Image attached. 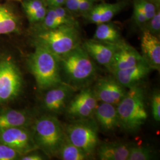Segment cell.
Here are the masks:
<instances>
[{
    "instance_id": "obj_1",
    "label": "cell",
    "mask_w": 160,
    "mask_h": 160,
    "mask_svg": "<svg viewBox=\"0 0 160 160\" xmlns=\"http://www.w3.org/2000/svg\"><path fill=\"white\" fill-rule=\"evenodd\" d=\"M59 58L63 82L77 90L87 87L95 79L97 74L96 65L81 45Z\"/></svg>"
},
{
    "instance_id": "obj_2",
    "label": "cell",
    "mask_w": 160,
    "mask_h": 160,
    "mask_svg": "<svg viewBox=\"0 0 160 160\" xmlns=\"http://www.w3.org/2000/svg\"><path fill=\"white\" fill-rule=\"evenodd\" d=\"M29 67L38 87L48 90L62 84L59 58L45 46L36 43L29 58Z\"/></svg>"
},
{
    "instance_id": "obj_3",
    "label": "cell",
    "mask_w": 160,
    "mask_h": 160,
    "mask_svg": "<svg viewBox=\"0 0 160 160\" xmlns=\"http://www.w3.org/2000/svg\"><path fill=\"white\" fill-rule=\"evenodd\" d=\"M116 108L120 127L129 133L138 131L148 118L143 88L139 86L129 88Z\"/></svg>"
},
{
    "instance_id": "obj_4",
    "label": "cell",
    "mask_w": 160,
    "mask_h": 160,
    "mask_svg": "<svg viewBox=\"0 0 160 160\" xmlns=\"http://www.w3.org/2000/svg\"><path fill=\"white\" fill-rule=\"evenodd\" d=\"M34 142L48 157H57L66 135L64 128L57 117L45 115L33 123Z\"/></svg>"
},
{
    "instance_id": "obj_5",
    "label": "cell",
    "mask_w": 160,
    "mask_h": 160,
    "mask_svg": "<svg viewBox=\"0 0 160 160\" xmlns=\"http://www.w3.org/2000/svg\"><path fill=\"white\" fill-rule=\"evenodd\" d=\"M78 26L65 25L55 29L41 31L36 37V43L61 57L80 45Z\"/></svg>"
},
{
    "instance_id": "obj_6",
    "label": "cell",
    "mask_w": 160,
    "mask_h": 160,
    "mask_svg": "<svg viewBox=\"0 0 160 160\" xmlns=\"http://www.w3.org/2000/svg\"><path fill=\"white\" fill-rule=\"evenodd\" d=\"M63 128L65 135L71 143L94 157L99 144L98 126L96 120L92 118L72 120Z\"/></svg>"
},
{
    "instance_id": "obj_7",
    "label": "cell",
    "mask_w": 160,
    "mask_h": 160,
    "mask_svg": "<svg viewBox=\"0 0 160 160\" xmlns=\"http://www.w3.org/2000/svg\"><path fill=\"white\" fill-rule=\"evenodd\" d=\"M22 87V76L16 65L10 60L0 61V104L16 98Z\"/></svg>"
},
{
    "instance_id": "obj_8",
    "label": "cell",
    "mask_w": 160,
    "mask_h": 160,
    "mask_svg": "<svg viewBox=\"0 0 160 160\" xmlns=\"http://www.w3.org/2000/svg\"><path fill=\"white\" fill-rule=\"evenodd\" d=\"M98 103L93 88L87 86L82 88L78 93L72 97L65 112L72 120L92 118Z\"/></svg>"
},
{
    "instance_id": "obj_9",
    "label": "cell",
    "mask_w": 160,
    "mask_h": 160,
    "mask_svg": "<svg viewBox=\"0 0 160 160\" xmlns=\"http://www.w3.org/2000/svg\"><path fill=\"white\" fill-rule=\"evenodd\" d=\"M0 143L24 155L38 149L33 132L28 127H17L0 131Z\"/></svg>"
},
{
    "instance_id": "obj_10",
    "label": "cell",
    "mask_w": 160,
    "mask_h": 160,
    "mask_svg": "<svg viewBox=\"0 0 160 160\" xmlns=\"http://www.w3.org/2000/svg\"><path fill=\"white\" fill-rule=\"evenodd\" d=\"M97 100L117 106L126 94V88L113 77H105L97 80L93 88Z\"/></svg>"
},
{
    "instance_id": "obj_11",
    "label": "cell",
    "mask_w": 160,
    "mask_h": 160,
    "mask_svg": "<svg viewBox=\"0 0 160 160\" xmlns=\"http://www.w3.org/2000/svg\"><path fill=\"white\" fill-rule=\"evenodd\" d=\"M74 87L63 82L48 90L43 100V106L47 112L58 114L65 111L73 94Z\"/></svg>"
},
{
    "instance_id": "obj_12",
    "label": "cell",
    "mask_w": 160,
    "mask_h": 160,
    "mask_svg": "<svg viewBox=\"0 0 160 160\" xmlns=\"http://www.w3.org/2000/svg\"><path fill=\"white\" fill-rule=\"evenodd\" d=\"M119 44L92 39L86 40L81 46L94 61L108 69Z\"/></svg>"
},
{
    "instance_id": "obj_13",
    "label": "cell",
    "mask_w": 160,
    "mask_h": 160,
    "mask_svg": "<svg viewBox=\"0 0 160 160\" xmlns=\"http://www.w3.org/2000/svg\"><path fill=\"white\" fill-rule=\"evenodd\" d=\"M152 69L145 60L128 68L116 71L112 74L122 86L131 88L140 85L145 80Z\"/></svg>"
},
{
    "instance_id": "obj_14",
    "label": "cell",
    "mask_w": 160,
    "mask_h": 160,
    "mask_svg": "<svg viewBox=\"0 0 160 160\" xmlns=\"http://www.w3.org/2000/svg\"><path fill=\"white\" fill-rule=\"evenodd\" d=\"M144 60L141 54L123 40L119 45L108 69L112 73L135 66Z\"/></svg>"
},
{
    "instance_id": "obj_15",
    "label": "cell",
    "mask_w": 160,
    "mask_h": 160,
    "mask_svg": "<svg viewBox=\"0 0 160 160\" xmlns=\"http://www.w3.org/2000/svg\"><path fill=\"white\" fill-rule=\"evenodd\" d=\"M125 1H119L114 3L102 2L95 4L92 9L82 16L88 23L96 24L110 22L126 6Z\"/></svg>"
},
{
    "instance_id": "obj_16",
    "label": "cell",
    "mask_w": 160,
    "mask_h": 160,
    "mask_svg": "<svg viewBox=\"0 0 160 160\" xmlns=\"http://www.w3.org/2000/svg\"><path fill=\"white\" fill-rule=\"evenodd\" d=\"M41 23V31L55 29L58 27L68 26H79L74 15L63 6L54 8L49 7L46 16Z\"/></svg>"
},
{
    "instance_id": "obj_17",
    "label": "cell",
    "mask_w": 160,
    "mask_h": 160,
    "mask_svg": "<svg viewBox=\"0 0 160 160\" xmlns=\"http://www.w3.org/2000/svg\"><path fill=\"white\" fill-rule=\"evenodd\" d=\"M142 56L152 69L160 71V41L158 36L143 30L141 39Z\"/></svg>"
},
{
    "instance_id": "obj_18",
    "label": "cell",
    "mask_w": 160,
    "mask_h": 160,
    "mask_svg": "<svg viewBox=\"0 0 160 160\" xmlns=\"http://www.w3.org/2000/svg\"><path fill=\"white\" fill-rule=\"evenodd\" d=\"M93 116L98 128L103 131H113L120 127L116 106L103 102L98 103Z\"/></svg>"
},
{
    "instance_id": "obj_19",
    "label": "cell",
    "mask_w": 160,
    "mask_h": 160,
    "mask_svg": "<svg viewBox=\"0 0 160 160\" xmlns=\"http://www.w3.org/2000/svg\"><path fill=\"white\" fill-rule=\"evenodd\" d=\"M34 122L32 114L26 110H8L0 113V131L12 128L28 127Z\"/></svg>"
},
{
    "instance_id": "obj_20",
    "label": "cell",
    "mask_w": 160,
    "mask_h": 160,
    "mask_svg": "<svg viewBox=\"0 0 160 160\" xmlns=\"http://www.w3.org/2000/svg\"><path fill=\"white\" fill-rule=\"evenodd\" d=\"M131 147L120 142L100 143L97 147V157L101 160H128Z\"/></svg>"
},
{
    "instance_id": "obj_21",
    "label": "cell",
    "mask_w": 160,
    "mask_h": 160,
    "mask_svg": "<svg viewBox=\"0 0 160 160\" xmlns=\"http://www.w3.org/2000/svg\"><path fill=\"white\" fill-rule=\"evenodd\" d=\"M92 39L115 44L120 43L124 40L122 38L119 28L110 22L97 24Z\"/></svg>"
},
{
    "instance_id": "obj_22",
    "label": "cell",
    "mask_w": 160,
    "mask_h": 160,
    "mask_svg": "<svg viewBox=\"0 0 160 160\" xmlns=\"http://www.w3.org/2000/svg\"><path fill=\"white\" fill-rule=\"evenodd\" d=\"M57 157L62 160H92L94 158L93 156L87 154L71 143L67 137L59 149Z\"/></svg>"
},
{
    "instance_id": "obj_23",
    "label": "cell",
    "mask_w": 160,
    "mask_h": 160,
    "mask_svg": "<svg viewBox=\"0 0 160 160\" xmlns=\"http://www.w3.org/2000/svg\"><path fill=\"white\" fill-rule=\"evenodd\" d=\"M16 16L5 6L0 5V34L11 33L17 29Z\"/></svg>"
},
{
    "instance_id": "obj_24",
    "label": "cell",
    "mask_w": 160,
    "mask_h": 160,
    "mask_svg": "<svg viewBox=\"0 0 160 160\" xmlns=\"http://www.w3.org/2000/svg\"><path fill=\"white\" fill-rule=\"evenodd\" d=\"M153 152L145 147H131L128 160H149L153 159Z\"/></svg>"
},
{
    "instance_id": "obj_25",
    "label": "cell",
    "mask_w": 160,
    "mask_h": 160,
    "mask_svg": "<svg viewBox=\"0 0 160 160\" xmlns=\"http://www.w3.org/2000/svg\"><path fill=\"white\" fill-rule=\"evenodd\" d=\"M148 31L150 33L158 36L160 33V8H158L154 16L145 24L142 30Z\"/></svg>"
},
{
    "instance_id": "obj_26",
    "label": "cell",
    "mask_w": 160,
    "mask_h": 160,
    "mask_svg": "<svg viewBox=\"0 0 160 160\" xmlns=\"http://www.w3.org/2000/svg\"><path fill=\"white\" fill-rule=\"evenodd\" d=\"M22 156L15 149L0 143V160H20Z\"/></svg>"
},
{
    "instance_id": "obj_27",
    "label": "cell",
    "mask_w": 160,
    "mask_h": 160,
    "mask_svg": "<svg viewBox=\"0 0 160 160\" xmlns=\"http://www.w3.org/2000/svg\"><path fill=\"white\" fill-rule=\"evenodd\" d=\"M141 8L148 21L154 16L160 6H156L149 0H135Z\"/></svg>"
},
{
    "instance_id": "obj_28",
    "label": "cell",
    "mask_w": 160,
    "mask_h": 160,
    "mask_svg": "<svg viewBox=\"0 0 160 160\" xmlns=\"http://www.w3.org/2000/svg\"><path fill=\"white\" fill-rule=\"evenodd\" d=\"M133 20L138 28L142 30L145 24L148 22L147 17H145L143 11L138 4L137 1L134 0L133 10Z\"/></svg>"
},
{
    "instance_id": "obj_29",
    "label": "cell",
    "mask_w": 160,
    "mask_h": 160,
    "mask_svg": "<svg viewBox=\"0 0 160 160\" xmlns=\"http://www.w3.org/2000/svg\"><path fill=\"white\" fill-rule=\"evenodd\" d=\"M45 6V0H24L23 2V8L26 16Z\"/></svg>"
},
{
    "instance_id": "obj_30",
    "label": "cell",
    "mask_w": 160,
    "mask_h": 160,
    "mask_svg": "<svg viewBox=\"0 0 160 160\" xmlns=\"http://www.w3.org/2000/svg\"><path fill=\"white\" fill-rule=\"evenodd\" d=\"M152 115L155 121H160V93L159 90L154 92L151 98Z\"/></svg>"
},
{
    "instance_id": "obj_31",
    "label": "cell",
    "mask_w": 160,
    "mask_h": 160,
    "mask_svg": "<svg viewBox=\"0 0 160 160\" xmlns=\"http://www.w3.org/2000/svg\"><path fill=\"white\" fill-rule=\"evenodd\" d=\"M47 10L46 6H43L39 10L27 15L29 22L32 23H40L45 17Z\"/></svg>"
},
{
    "instance_id": "obj_32",
    "label": "cell",
    "mask_w": 160,
    "mask_h": 160,
    "mask_svg": "<svg viewBox=\"0 0 160 160\" xmlns=\"http://www.w3.org/2000/svg\"><path fill=\"white\" fill-rule=\"evenodd\" d=\"M96 0H80L77 15L84 16L89 12L96 4Z\"/></svg>"
},
{
    "instance_id": "obj_33",
    "label": "cell",
    "mask_w": 160,
    "mask_h": 160,
    "mask_svg": "<svg viewBox=\"0 0 160 160\" xmlns=\"http://www.w3.org/2000/svg\"><path fill=\"white\" fill-rule=\"evenodd\" d=\"M80 0H65L63 7L73 15L77 14Z\"/></svg>"
},
{
    "instance_id": "obj_34",
    "label": "cell",
    "mask_w": 160,
    "mask_h": 160,
    "mask_svg": "<svg viewBox=\"0 0 160 160\" xmlns=\"http://www.w3.org/2000/svg\"><path fill=\"white\" fill-rule=\"evenodd\" d=\"M43 156L36 152L35 151H32L28 154L23 155L20 160H44Z\"/></svg>"
},
{
    "instance_id": "obj_35",
    "label": "cell",
    "mask_w": 160,
    "mask_h": 160,
    "mask_svg": "<svg viewBox=\"0 0 160 160\" xmlns=\"http://www.w3.org/2000/svg\"><path fill=\"white\" fill-rule=\"evenodd\" d=\"M46 5L51 8L63 6L65 0H45Z\"/></svg>"
},
{
    "instance_id": "obj_36",
    "label": "cell",
    "mask_w": 160,
    "mask_h": 160,
    "mask_svg": "<svg viewBox=\"0 0 160 160\" xmlns=\"http://www.w3.org/2000/svg\"><path fill=\"white\" fill-rule=\"evenodd\" d=\"M152 2H153L156 6H160V0H149Z\"/></svg>"
},
{
    "instance_id": "obj_37",
    "label": "cell",
    "mask_w": 160,
    "mask_h": 160,
    "mask_svg": "<svg viewBox=\"0 0 160 160\" xmlns=\"http://www.w3.org/2000/svg\"><path fill=\"white\" fill-rule=\"evenodd\" d=\"M14 1H22L23 0H14Z\"/></svg>"
}]
</instances>
